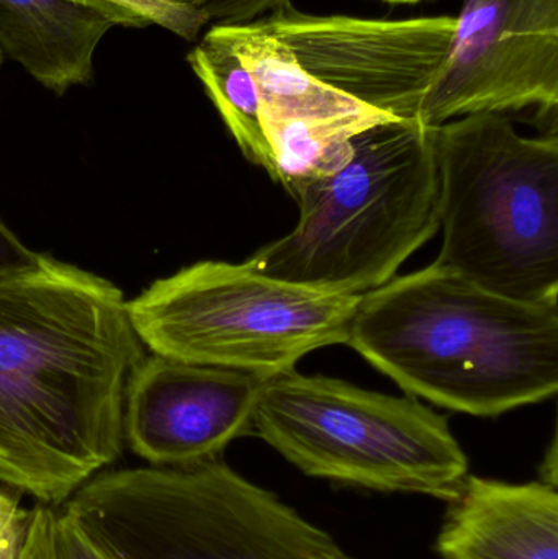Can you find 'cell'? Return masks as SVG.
I'll return each mask as SVG.
<instances>
[{"label": "cell", "instance_id": "5b68a950", "mask_svg": "<svg viewBox=\"0 0 558 559\" xmlns=\"http://www.w3.org/2000/svg\"><path fill=\"white\" fill-rule=\"evenodd\" d=\"M108 559H331L340 545L222 460L98 473L59 509Z\"/></svg>", "mask_w": 558, "mask_h": 559}, {"label": "cell", "instance_id": "d6986e66", "mask_svg": "<svg viewBox=\"0 0 558 559\" xmlns=\"http://www.w3.org/2000/svg\"><path fill=\"white\" fill-rule=\"evenodd\" d=\"M52 559H108L64 515L55 509L51 521Z\"/></svg>", "mask_w": 558, "mask_h": 559}, {"label": "cell", "instance_id": "8fae6325", "mask_svg": "<svg viewBox=\"0 0 558 559\" xmlns=\"http://www.w3.org/2000/svg\"><path fill=\"white\" fill-rule=\"evenodd\" d=\"M439 532L444 559H558V492L467 475Z\"/></svg>", "mask_w": 558, "mask_h": 559}, {"label": "cell", "instance_id": "ac0fdd59", "mask_svg": "<svg viewBox=\"0 0 558 559\" xmlns=\"http://www.w3.org/2000/svg\"><path fill=\"white\" fill-rule=\"evenodd\" d=\"M33 511L20 508L0 492V559H16L25 544Z\"/></svg>", "mask_w": 558, "mask_h": 559}, {"label": "cell", "instance_id": "52a82bcc", "mask_svg": "<svg viewBox=\"0 0 558 559\" xmlns=\"http://www.w3.org/2000/svg\"><path fill=\"white\" fill-rule=\"evenodd\" d=\"M359 299L269 277L248 262L205 261L157 280L128 312L153 354L268 380L311 352L346 345Z\"/></svg>", "mask_w": 558, "mask_h": 559}, {"label": "cell", "instance_id": "e0dca14e", "mask_svg": "<svg viewBox=\"0 0 558 559\" xmlns=\"http://www.w3.org/2000/svg\"><path fill=\"white\" fill-rule=\"evenodd\" d=\"M285 2L288 0H199L197 7L205 13L209 22L245 25Z\"/></svg>", "mask_w": 558, "mask_h": 559}, {"label": "cell", "instance_id": "ba28073f", "mask_svg": "<svg viewBox=\"0 0 558 559\" xmlns=\"http://www.w3.org/2000/svg\"><path fill=\"white\" fill-rule=\"evenodd\" d=\"M557 108L558 0H462L419 121L534 110L557 123Z\"/></svg>", "mask_w": 558, "mask_h": 559}, {"label": "cell", "instance_id": "7c38bea8", "mask_svg": "<svg viewBox=\"0 0 558 559\" xmlns=\"http://www.w3.org/2000/svg\"><path fill=\"white\" fill-rule=\"evenodd\" d=\"M111 26L75 0H0V51L58 95L92 81L95 51Z\"/></svg>", "mask_w": 558, "mask_h": 559}, {"label": "cell", "instance_id": "603a6c76", "mask_svg": "<svg viewBox=\"0 0 558 559\" xmlns=\"http://www.w3.org/2000/svg\"><path fill=\"white\" fill-rule=\"evenodd\" d=\"M331 559H351V558H349V557H347V555H346V554H344V551H343V550H341V551H337V554H336V555H334V557H333V558H331Z\"/></svg>", "mask_w": 558, "mask_h": 559}, {"label": "cell", "instance_id": "8992f818", "mask_svg": "<svg viewBox=\"0 0 558 559\" xmlns=\"http://www.w3.org/2000/svg\"><path fill=\"white\" fill-rule=\"evenodd\" d=\"M252 432L305 475L340 485L452 501L468 475L448 417L323 374L262 380Z\"/></svg>", "mask_w": 558, "mask_h": 559}, {"label": "cell", "instance_id": "5bb4252c", "mask_svg": "<svg viewBox=\"0 0 558 559\" xmlns=\"http://www.w3.org/2000/svg\"><path fill=\"white\" fill-rule=\"evenodd\" d=\"M187 61L246 159L277 182V160L259 115L258 85L218 25L197 43Z\"/></svg>", "mask_w": 558, "mask_h": 559}, {"label": "cell", "instance_id": "44dd1931", "mask_svg": "<svg viewBox=\"0 0 558 559\" xmlns=\"http://www.w3.org/2000/svg\"><path fill=\"white\" fill-rule=\"evenodd\" d=\"M43 255L26 248L15 233L0 222V275L25 271L38 264Z\"/></svg>", "mask_w": 558, "mask_h": 559}, {"label": "cell", "instance_id": "3957f363", "mask_svg": "<svg viewBox=\"0 0 558 559\" xmlns=\"http://www.w3.org/2000/svg\"><path fill=\"white\" fill-rule=\"evenodd\" d=\"M295 202L297 226L251 267L343 295L385 285L439 231L435 127L392 120L356 134L349 160Z\"/></svg>", "mask_w": 558, "mask_h": 559}, {"label": "cell", "instance_id": "277c9868", "mask_svg": "<svg viewBox=\"0 0 558 559\" xmlns=\"http://www.w3.org/2000/svg\"><path fill=\"white\" fill-rule=\"evenodd\" d=\"M442 248L435 264L498 295L558 305V136L507 115L435 127Z\"/></svg>", "mask_w": 558, "mask_h": 559}, {"label": "cell", "instance_id": "7402d4cb", "mask_svg": "<svg viewBox=\"0 0 558 559\" xmlns=\"http://www.w3.org/2000/svg\"><path fill=\"white\" fill-rule=\"evenodd\" d=\"M380 2L395 3V5H413V3H419L423 0H380Z\"/></svg>", "mask_w": 558, "mask_h": 559}, {"label": "cell", "instance_id": "ffe728a7", "mask_svg": "<svg viewBox=\"0 0 558 559\" xmlns=\"http://www.w3.org/2000/svg\"><path fill=\"white\" fill-rule=\"evenodd\" d=\"M55 508L38 506L33 509L32 524L25 544L16 559H52L51 557V521Z\"/></svg>", "mask_w": 558, "mask_h": 559}, {"label": "cell", "instance_id": "6da1fadb", "mask_svg": "<svg viewBox=\"0 0 558 559\" xmlns=\"http://www.w3.org/2000/svg\"><path fill=\"white\" fill-rule=\"evenodd\" d=\"M143 357L108 280L45 255L0 275V481L52 508L114 463Z\"/></svg>", "mask_w": 558, "mask_h": 559}, {"label": "cell", "instance_id": "d4e9b609", "mask_svg": "<svg viewBox=\"0 0 558 559\" xmlns=\"http://www.w3.org/2000/svg\"><path fill=\"white\" fill-rule=\"evenodd\" d=\"M0 64H2V51H0Z\"/></svg>", "mask_w": 558, "mask_h": 559}, {"label": "cell", "instance_id": "9c48e42d", "mask_svg": "<svg viewBox=\"0 0 558 559\" xmlns=\"http://www.w3.org/2000/svg\"><path fill=\"white\" fill-rule=\"evenodd\" d=\"M305 71L400 120H418L454 36L455 16L406 20L308 15L290 0L256 20Z\"/></svg>", "mask_w": 558, "mask_h": 559}, {"label": "cell", "instance_id": "9a60e30c", "mask_svg": "<svg viewBox=\"0 0 558 559\" xmlns=\"http://www.w3.org/2000/svg\"><path fill=\"white\" fill-rule=\"evenodd\" d=\"M392 120L400 118L383 111L330 121L261 117L277 160V182L294 200L301 190L337 173L349 160L356 134Z\"/></svg>", "mask_w": 558, "mask_h": 559}, {"label": "cell", "instance_id": "30bf717a", "mask_svg": "<svg viewBox=\"0 0 558 559\" xmlns=\"http://www.w3.org/2000/svg\"><path fill=\"white\" fill-rule=\"evenodd\" d=\"M261 378L154 354L131 371L124 391L123 436L151 465L218 459L252 433Z\"/></svg>", "mask_w": 558, "mask_h": 559}, {"label": "cell", "instance_id": "cb8c5ba5", "mask_svg": "<svg viewBox=\"0 0 558 559\" xmlns=\"http://www.w3.org/2000/svg\"><path fill=\"white\" fill-rule=\"evenodd\" d=\"M176 2L192 3V5H197L199 0H176Z\"/></svg>", "mask_w": 558, "mask_h": 559}, {"label": "cell", "instance_id": "7a4b0ae2", "mask_svg": "<svg viewBox=\"0 0 558 559\" xmlns=\"http://www.w3.org/2000/svg\"><path fill=\"white\" fill-rule=\"evenodd\" d=\"M346 345L409 396L468 416L558 391V305L498 295L435 262L360 295Z\"/></svg>", "mask_w": 558, "mask_h": 559}, {"label": "cell", "instance_id": "2e32d148", "mask_svg": "<svg viewBox=\"0 0 558 559\" xmlns=\"http://www.w3.org/2000/svg\"><path fill=\"white\" fill-rule=\"evenodd\" d=\"M107 16L115 26L146 28L156 25L179 38L193 41L203 26L209 25L205 13L192 3L176 0H75Z\"/></svg>", "mask_w": 558, "mask_h": 559}, {"label": "cell", "instance_id": "4fadbf2b", "mask_svg": "<svg viewBox=\"0 0 558 559\" xmlns=\"http://www.w3.org/2000/svg\"><path fill=\"white\" fill-rule=\"evenodd\" d=\"M216 25L254 78L261 117L330 121L380 111L318 81L256 20L245 25Z\"/></svg>", "mask_w": 558, "mask_h": 559}]
</instances>
